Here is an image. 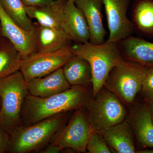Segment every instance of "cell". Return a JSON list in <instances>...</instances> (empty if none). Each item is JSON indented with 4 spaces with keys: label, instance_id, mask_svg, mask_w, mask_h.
<instances>
[{
    "label": "cell",
    "instance_id": "6da1fadb",
    "mask_svg": "<svg viewBox=\"0 0 153 153\" xmlns=\"http://www.w3.org/2000/svg\"><path fill=\"white\" fill-rule=\"evenodd\" d=\"M93 97L88 86L74 85L68 90L47 97L28 94L21 112L22 125L33 124L53 116L86 108Z\"/></svg>",
    "mask_w": 153,
    "mask_h": 153
},
{
    "label": "cell",
    "instance_id": "7a4b0ae2",
    "mask_svg": "<svg viewBox=\"0 0 153 153\" xmlns=\"http://www.w3.org/2000/svg\"><path fill=\"white\" fill-rule=\"evenodd\" d=\"M69 112L62 113L30 125L18 126L8 133L9 152L28 153L42 149L67 123Z\"/></svg>",
    "mask_w": 153,
    "mask_h": 153
},
{
    "label": "cell",
    "instance_id": "3957f363",
    "mask_svg": "<svg viewBox=\"0 0 153 153\" xmlns=\"http://www.w3.org/2000/svg\"><path fill=\"white\" fill-rule=\"evenodd\" d=\"M73 55L87 60L91 68L93 97L104 86L111 69L124 58L118 43L108 42L95 45L90 42L71 45Z\"/></svg>",
    "mask_w": 153,
    "mask_h": 153
},
{
    "label": "cell",
    "instance_id": "277c9868",
    "mask_svg": "<svg viewBox=\"0 0 153 153\" xmlns=\"http://www.w3.org/2000/svg\"><path fill=\"white\" fill-rule=\"evenodd\" d=\"M28 94L27 82L20 70L0 79V126L8 133L22 125V106Z\"/></svg>",
    "mask_w": 153,
    "mask_h": 153
},
{
    "label": "cell",
    "instance_id": "5b68a950",
    "mask_svg": "<svg viewBox=\"0 0 153 153\" xmlns=\"http://www.w3.org/2000/svg\"><path fill=\"white\" fill-rule=\"evenodd\" d=\"M148 67L123 59L110 71L104 86L125 104H131L141 91Z\"/></svg>",
    "mask_w": 153,
    "mask_h": 153
},
{
    "label": "cell",
    "instance_id": "8992f818",
    "mask_svg": "<svg viewBox=\"0 0 153 153\" xmlns=\"http://www.w3.org/2000/svg\"><path fill=\"white\" fill-rule=\"evenodd\" d=\"M114 94L103 87L86 107L95 131L100 133L125 120L124 105Z\"/></svg>",
    "mask_w": 153,
    "mask_h": 153
},
{
    "label": "cell",
    "instance_id": "52a82bcc",
    "mask_svg": "<svg viewBox=\"0 0 153 153\" xmlns=\"http://www.w3.org/2000/svg\"><path fill=\"white\" fill-rule=\"evenodd\" d=\"M95 131L86 108L75 111L70 120L59 131L50 142L62 150L71 149L80 152L86 150L88 142Z\"/></svg>",
    "mask_w": 153,
    "mask_h": 153
},
{
    "label": "cell",
    "instance_id": "ba28073f",
    "mask_svg": "<svg viewBox=\"0 0 153 153\" xmlns=\"http://www.w3.org/2000/svg\"><path fill=\"white\" fill-rule=\"evenodd\" d=\"M71 46L45 53H35L22 60L20 71L26 82L51 74L62 68L73 55Z\"/></svg>",
    "mask_w": 153,
    "mask_h": 153
},
{
    "label": "cell",
    "instance_id": "9c48e42d",
    "mask_svg": "<svg viewBox=\"0 0 153 153\" xmlns=\"http://www.w3.org/2000/svg\"><path fill=\"white\" fill-rule=\"evenodd\" d=\"M130 0H103L109 34L107 42L119 43L131 36L134 30L127 13Z\"/></svg>",
    "mask_w": 153,
    "mask_h": 153
},
{
    "label": "cell",
    "instance_id": "30bf717a",
    "mask_svg": "<svg viewBox=\"0 0 153 153\" xmlns=\"http://www.w3.org/2000/svg\"><path fill=\"white\" fill-rule=\"evenodd\" d=\"M0 25L2 36L13 44L22 54L23 59L36 53L33 30L26 31L21 27L7 13L1 3Z\"/></svg>",
    "mask_w": 153,
    "mask_h": 153
},
{
    "label": "cell",
    "instance_id": "8fae6325",
    "mask_svg": "<svg viewBox=\"0 0 153 153\" xmlns=\"http://www.w3.org/2000/svg\"><path fill=\"white\" fill-rule=\"evenodd\" d=\"M32 30L36 53L54 52L72 45L69 36L60 28L42 26L36 22L33 23Z\"/></svg>",
    "mask_w": 153,
    "mask_h": 153
},
{
    "label": "cell",
    "instance_id": "7c38bea8",
    "mask_svg": "<svg viewBox=\"0 0 153 153\" xmlns=\"http://www.w3.org/2000/svg\"><path fill=\"white\" fill-rule=\"evenodd\" d=\"M62 29L72 42L83 44L89 42L90 33L84 15L75 2L66 0L63 8Z\"/></svg>",
    "mask_w": 153,
    "mask_h": 153
},
{
    "label": "cell",
    "instance_id": "4fadbf2b",
    "mask_svg": "<svg viewBox=\"0 0 153 153\" xmlns=\"http://www.w3.org/2000/svg\"><path fill=\"white\" fill-rule=\"evenodd\" d=\"M75 5L83 13L89 33V42L99 45L104 42L107 33L103 26L102 7L103 0H76Z\"/></svg>",
    "mask_w": 153,
    "mask_h": 153
},
{
    "label": "cell",
    "instance_id": "5bb4252c",
    "mask_svg": "<svg viewBox=\"0 0 153 153\" xmlns=\"http://www.w3.org/2000/svg\"><path fill=\"white\" fill-rule=\"evenodd\" d=\"M27 85L29 94L42 98L63 92L71 87L65 78L62 68L46 76L31 79Z\"/></svg>",
    "mask_w": 153,
    "mask_h": 153
},
{
    "label": "cell",
    "instance_id": "9a60e30c",
    "mask_svg": "<svg viewBox=\"0 0 153 153\" xmlns=\"http://www.w3.org/2000/svg\"><path fill=\"white\" fill-rule=\"evenodd\" d=\"M99 133L108 146L116 152H136L134 132L130 124L126 121Z\"/></svg>",
    "mask_w": 153,
    "mask_h": 153
},
{
    "label": "cell",
    "instance_id": "2e32d148",
    "mask_svg": "<svg viewBox=\"0 0 153 153\" xmlns=\"http://www.w3.org/2000/svg\"><path fill=\"white\" fill-rule=\"evenodd\" d=\"M120 47L127 60L153 68V43L130 36L123 40Z\"/></svg>",
    "mask_w": 153,
    "mask_h": 153
},
{
    "label": "cell",
    "instance_id": "e0dca14e",
    "mask_svg": "<svg viewBox=\"0 0 153 153\" xmlns=\"http://www.w3.org/2000/svg\"><path fill=\"white\" fill-rule=\"evenodd\" d=\"M66 1L59 0L42 7L26 6V11L30 18L36 19L42 26L62 29L63 8Z\"/></svg>",
    "mask_w": 153,
    "mask_h": 153
},
{
    "label": "cell",
    "instance_id": "ac0fdd59",
    "mask_svg": "<svg viewBox=\"0 0 153 153\" xmlns=\"http://www.w3.org/2000/svg\"><path fill=\"white\" fill-rule=\"evenodd\" d=\"M129 124L139 145L144 148H153V121L149 107L137 110Z\"/></svg>",
    "mask_w": 153,
    "mask_h": 153
},
{
    "label": "cell",
    "instance_id": "d6986e66",
    "mask_svg": "<svg viewBox=\"0 0 153 153\" xmlns=\"http://www.w3.org/2000/svg\"><path fill=\"white\" fill-rule=\"evenodd\" d=\"M63 74L71 86H88L91 84L92 74L88 62L73 55L62 67Z\"/></svg>",
    "mask_w": 153,
    "mask_h": 153
},
{
    "label": "cell",
    "instance_id": "ffe728a7",
    "mask_svg": "<svg viewBox=\"0 0 153 153\" xmlns=\"http://www.w3.org/2000/svg\"><path fill=\"white\" fill-rule=\"evenodd\" d=\"M22 54L8 39L3 37L0 42V79L20 71Z\"/></svg>",
    "mask_w": 153,
    "mask_h": 153
},
{
    "label": "cell",
    "instance_id": "44dd1931",
    "mask_svg": "<svg viewBox=\"0 0 153 153\" xmlns=\"http://www.w3.org/2000/svg\"><path fill=\"white\" fill-rule=\"evenodd\" d=\"M0 3L7 13L21 27L26 31L32 30L33 22L22 0H0Z\"/></svg>",
    "mask_w": 153,
    "mask_h": 153
},
{
    "label": "cell",
    "instance_id": "7402d4cb",
    "mask_svg": "<svg viewBox=\"0 0 153 153\" xmlns=\"http://www.w3.org/2000/svg\"><path fill=\"white\" fill-rule=\"evenodd\" d=\"M133 19L138 29L144 33H153V1L143 0L134 8Z\"/></svg>",
    "mask_w": 153,
    "mask_h": 153
},
{
    "label": "cell",
    "instance_id": "603a6c76",
    "mask_svg": "<svg viewBox=\"0 0 153 153\" xmlns=\"http://www.w3.org/2000/svg\"><path fill=\"white\" fill-rule=\"evenodd\" d=\"M86 150L91 153H110L111 149L107 144L101 135L94 131L88 142Z\"/></svg>",
    "mask_w": 153,
    "mask_h": 153
},
{
    "label": "cell",
    "instance_id": "cb8c5ba5",
    "mask_svg": "<svg viewBox=\"0 0 153 153\" xmlns=\"http://www.w3.org/2000/svg\"><path fill=\"white\" fill-rule=\"evenodd\" d=\"M141 91L149 102H153V68H148L143 80Z\"/></svg>",
    "mask_w": 153,
    "mask_h": 153
},
{
    "label": "cell",
    "instance_id": "d4e9b609",
    "mask_svg": "<svg viewBox=\"0 0 153 153\" xmlns=\"http://www.w3.org/2000/svg\"><path fill=\"white\" fill-rule=\"evenodd\" d=\"M9 134L0 126V153L9 152Z\"/></svg>",
    "mask_w": 153,
    "mask_h": 153
},
{
    "label": "cell",
    "instance_id": "484cf974",
    "mask_svg": "<svg viewBox=\"0 0 153 153\" xmlns=\"http://www.w3.org/2000/svg\"><path fill=\"white\" fill-rule=\"evenodd\" d=\"M27 7H38L47 6L59 0H22Z\"/></svg>",
    "mask_w": 153,
    "mask_h": 153
},
{
    "label": "cell",
    "instance_id": "4316f807",
    "mask_svg": "<svg viewBox=\"0 0 153 153\" xmlns=\"http://www.w3.org/2000/svg\"><path fill=\"white\" fill-rule=\"evenodd\" d=\"M62 151L59 147L56 145L50 144L45 149H42L40 152L43 153H57Z\"/></svg>",
    "mask_w": 153,
    "mask_h": 153
},
{
    "label": "cell",
    "instance_id": "83f0119b",
    "mask_svg": "<svg viewBox=\"0 0 153 153\" xmlns=\"http://www.w3.org/2000/svg\"><path fill=\"white\" fill-rule=\"evenodd\" d=\"M149 110L150 112L151 117H152V119L153 121V102H149Z\"/></svg>",
    "mask_w": 153,
    "mask_h": 153
},
{
    "label": "cell",
    "instance_id": "f1b7e54d",
    "mask_svg": "<svg viewBox=\"0 0 153 153\" xmlns=\"http://www.w3.org/2000/svg\"><path fill=\"white\" fill-rule=\"evenodd\" d=\"M3 37L2 36L1 32V25H0V42L1 41Z\"/></svg>",
    "mask_w": 153,
    "mask_h": 153
},
{
    "label": "cell",
    "instance_id": "f546056e",
    "mask_svg": "<svg viewBox=\"0 0 153 153\" xmlns=\"http://www.w3.org/2000/svg\"><path fill=\"white\" fill-rule=\"evenodd\" d=\"M68 1H73L74 2H75V1H76V0H68Z\"/></svg>",
    "mask_w": 153,
    "mask_h": 153
},
{
    "label": "cell",
    "instance_id": "4dcf8cb0",
    "mask_svg": "<svg viewBox=\"0 0 153 153\" xmlns=\"http://www.w3.org/2000/svg\"><path fill=\"white\" fill-rule=\"evenodd\" d=\"M1 99H0V111H1Z\"/></svg>",
    "mask_w": 153,
    "mask_h": 153
}]
</instances>
